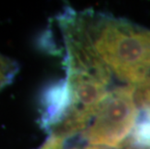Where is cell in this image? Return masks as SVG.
<instances>
[{
    "mask_svg": "<svg viewBox=\"0 0 150 149\" xmlns=\"http://www.w3.org/2000/svg\"><path fill=\"white\" fill-rule=\"evenodd\" d=\"M139 114L134 87L119 86L105 99L82 136L91 145L120 148L132 134Z\"/></svg>",
    "mask_w": 150,
    "mask_h": 149,
    "instance_id": "cell-2",
    "label": "cell"
},
{
    "mask_svg": "<svg viewBox=\"0 0 150 149\" xmlns=\"http://www.w3.org/2000/svg\"><path fill=\"white\" fill-rule=\"evenodd\" d=\"M72 95L67 81L52 85L44 94L42 124L50 131L59 124L71 107Z\"/></svg>",
    "mask_w": 150,
    "mask_h": 149,
    "instance_id": "cell-3",
    "label": "cell"
},
{
    "mask_svg": "<svg viewBox=\"0 0 150 149\" xmlns=\"http://www.w3.org/2000/svg\"><path fill=\"white\" fill-rule=\"evenodd\" d=\"M121 85L150 88V30L93 11H67Z\"/></svg>",
    "mask_w": 150,
    "mask_h": 149,
    "instance_id": "cell-1",
    "label": "cell"
},
{
    "mask_svg": "<svg viewBox=\"0 0 150 149\" xmlns=\"http://www.w3.org/2000/svg\"><path fill=\"white\" fill-rule=\"evenodd\" d=\"M131 139L138 144L150 147V109H142L139 112Z\"/></svg>",
    "mask_w": 150,
    "mask_h": 149,
    "instance_id": "cell-4",
    "label": "cell"
},
{
    "mask_svg": "<svg viewBox=\"0 0 150 149\" xmlns=\"http://www.w3.org/2000/svg\"><path fill=\"white\" fill-rule=\"evenodd\" d=\"M18 71V63L0 53V91L13 81Z\"/></svg>",
    "mask_w": 150,
    "mask_h": 149,
    "instance_id": "cell-5",
    "label": "cell"
}]
</instances>
